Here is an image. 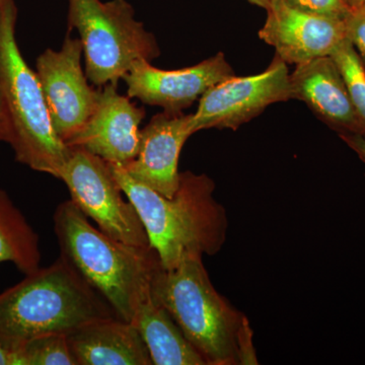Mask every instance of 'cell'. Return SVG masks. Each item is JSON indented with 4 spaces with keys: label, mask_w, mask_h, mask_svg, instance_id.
Returning <instances> with one entry per match:
<instances>
[{
    "label": "cell",
    "mask_w": 365,
    "mask_h": 365,
    "mask_svg": "<svg viewBox=\"0 0 365 365\" xmlns=\"http://www.w3.org/2000/svg\"><path fill=\"white\" fill-rule=\"evenodd\" d=\"M109 165L136 208L163 268L176 267L186 255L213 256L222 250L227 241V215L215 199L210 178L181 173L176 194L167 198L132 179L121 165Z\"/></svg>",
    "instance_id": "cell-1"
},
{
    "label": "cell",
    "mask_w": 365,
    "mask_h": 365,
    "mask_svg": "<svg viewBox=\"0 0 365 365\" xmlns=\"http://www.w3.org/2000/svg\"><path fill=\"white\" fill-rule=\"evenodd\" d=\"M117 317L110 304L60 256L0 294V343L16 353L51 334H69Z\"/></svg>",
    "instance_id": "cell-2"
},
{
    "label": "cell",
    "mask_w": 365,
    "mask_h": 365,
    "mask_svg": "<svg viewBox=\"0 0 365 365\" xmlns=\"http://www.w3.org/2000/svg\"><path fill=\"white\" fill-rule=\"evenodd\" d=\"M60 256L78 271L112 307L118 318L132 323L150 297L153 274L162 266L157 252L128 246L93 227L71 200L53 215Z\"/></svg>",
    "instance_id": "cell-3"
},
{
    "label": "cell",
    "mask_w": 365,
    "mask_h": 365,
    "mask_svg": "<svg viewBox=\"0 0 365 365\" xmlns=\"http://www.w3.org/2000/svg\"><path fill=\"white\" fill-rule=\"evenodd\" d=\"M150 294L206 364H242V342L251 327L213 287L202 255H186L173 269L160 266L151 279Z\"/></svg>",
    "instance_id": "cell-4"
},
{
    "label": "cell",
    "mask_w": 365,
    "mask_h": 365,
    "mask_svg": "<svg viewBox=\"0 0 365 365\" xmlns=\"http://www.w3.org/2000/svg\"><path fill=\"white\" fill-rule=\"evenodd\" d=\"M14 0L0 4V90L6 102L18 162L59 179L71 155L48 111L37 73L26 64L16 38Z\"/></svg>",
    "instance_id": "cell-5"
},
{
    "label": "cell",
    "mask_w": 365,
    "mask_h": 365,
    "mask_svg": "<svg viewBox=\"0 0 365 365\" xmlns=\"http://www.w3.org/2000/svg\"><path fill=\"white\" fill-rule=\"evenodd\" d=\"M69 26L81 36L86 76L93 85H118L137 60L160 55L157 41L134 18L126 0H69Z\"/></svg>",
    "instance_id": "cell-6"
},
{
    "label": "cell",
    "mask_w": 365,
    "mask_h": 365,
    "mask_svg": "<svg viewBox=\"0 0 365 365\" xmlns=\"http://www.w3.org/2000/svg\"><path fill=\"white\" fill-rule=\"evenodd\" d=\"M60 180L71 200L106 235L138 249H151L133 204L113 175L109 163L83 148H71Z\"/></svg>",
    "instance_id": "cell-7"
},
{
    "label": "cell",
    "mask_w": 365,
    "mask_h": 365,
    "mask_svg": "<svg viewBox=\"0 0 365 365\" xmlns=\"http://www.w3.org/2000/svg\"><path fill=\"white\" fill-rule=\"evenodd\" d=\"M292 100L287 64L276 55L265 71L249 76H232L200 98L191 116L193 133L205 129L237 130L259 116L268 106Z\"/></svg>",
    "instance_id": "cell-8"
},
{
    "label": "cell",
    "mask_w": 365,
    "mask_h": 365,
    "mask_svg": "<svg viewBox=\"0 0 365 365\" xmlns=\"http://www.w3.org/2000/svg\"><path fill=\"white\" fill-rule=\"evenodd\" d=\"M81 40L67 35L59 51L46 50L37 60V76L57 135L67 143L93 114L98 91L81 67Z\"/></svg>",
    "instance_id": "cell-9"
},
{
    "label": "cell",
    "mask_w": 365,
    "mask_h": 365,
    "mask_svg": "<svg viewBox=\"0 0 365 365\" xmlns=\"http://www.w3.org/2000/svg\"><path fill=\"white\" fill-rule=\"evenodd\" d=\"M223 53L191 67L163 71L148 60H137L123 78L129 98L160 106L168 112H182L216 83L234 76Z\"/></svg>",
    "instance_id": "cell-10"
},
{
    "label": "cell",
    "mask_w": 365,
    "mask_h": 365,
    "mask_svg": "<svg viewBox=\"0 0 365 365\" xmlns=\"http://www.w3.org/2000/svg\"><path fill=\"white\" fill-rule=\"evenodd\" d=\"M259 37L285 63L295 66L331 56L347 39L344 20L300 11L285 0H275L269 7Z\"/></svg>",
    "instance_id": "cell-11"
},
{
    "label": "cell",
    "mask_w": 365,
    "mask_h": 365,
    "mask_svg": "<svg viewBox=\"0 0 365 365\" xmlns=\"http://www.w3.org/2000/svg\"><path fill=\"white\" fill-rule=\"evenodd\" d=\"M144 116L145 110L119 95L117 86H105L98 91L93 114L66 145L83 148L107 163L125 165L138 153L139 126Z\"/></svg>",
    "instance_id": "cell-12"
},
{
    "label": "cell",
    "mask_w": 365,
    "mask_h": 365,
    "mask_svg": "<svg viewBox=\"0 0 365 365\" xmlns=\"http://www.w3.org/2000/svg\"><path fill=\"white\" fill-rule=\"evenodd\" d=\"M191 115L165 111L155 115L140 132L138 153L122 165L127 174L160 195L172 198L180 182L179 160L192 135Z\"/></svg>",
    "instance_id": "cell-13"
},
{
    "label": "cell",
    "mask_w": 365,
    "mask_h": 365,
    "mask_svg": "<svg viewBox=\"0 0 365 365\" xmlns=\"http://www.w3.org/2000/svg\"><path fill=\"white\" fill-rule=\"evenodd\" d=\"M292 100L306 103L324 123L339 134L365 138V121L355 109L339 67L331 56L297 64L289 74Z\"/></svg>",
    "instance_id": "cell-14"
},
{
    "label": "cell",
    "mask_w": 365,
    "mask_h": 365,
    "mask_svg": "<svg viewBox=\"0 0 365 365\" xmlns=\"http://www.w3.org/2000/svg\"><path fill=\"white\" fill-rule=\"evenodd\" d=\"M67 339L78 365H153L135 326L118 317L86 324Z\"/></svg>",
    "instance_id": "cell-15"
},
{
    "label": "cell",
    "mask_w": 365,
    "mask_h": 365,
    "mask_svg": "<svg viewBox=\"0 0 365 365\" xmlns=\"http://www.w3.org/2000/svg\"><path fill=\"white\" fill-rule=\"evenodd\" d=\"M132 324L148 347L155 365H206L170 314L151 297L137 309Z\"/></svg>",
    "instance_id": "cell-16"
},
{
    "label": "cell",
    "mask_w": 365,
    "mask_h": 365,
    "mask_svg": "<svg viewBox=\"0 0 365 365\" xmlns=\"http://www.w3.org/2000/svg\"><path fill=\"white\" fill-rule=\"evenodd\" d=\"M41 260L39 235L0 189V264L11 262L26 275L40 268Z\"/></svg>",
    "instance_id": "cell-17"
},
{
    "label": "cell",
    "mask_w": 365,
    "mask_h": 365,
    "mask_svg": "<svg viewBox=\"0 0 365 365\" xmlns=\"http://www.w3.org/2000/svg\"><path fill=\"white\" fill-rule=\"evenodd\" d=\"M19 365H78L67 335L51 334L26 343L18 352Z\"/></svg>",
    "instance_id": "cell-18"
},
{
    "label": "cell",
    "mask_w": 365,
    "mask_h": 365,
    "mask_svg": "<svg viewBox=\"0 0 365 365\" xmlns=\"http://www.w3.org/2000/svg\"><path fill=\"white\" fill-rule=\"evenodd\" d=\"M331 57L335 60L349 91L355 109L365 121V71L349 40L343 41Z\"/></svg>",
    "instance_id": "cell-19"
},
{
    "label": "cell",
    "mask_w": 365,
    "mask_h": 365,
    "mask_svg": "<svg viewBox=\"0 0 365 365\" xmlns=\"http://www.w3.org/2000/svg\"><path fill=\"white\" fill-rule=\"evenodd\" d=\"M288 4L307 13L344 20L350 7L344 0H285Z\"/></svg>",
    "instance_id": "cell-20"
},
{
    "label": "cell",
    "mask_w": 365,
    "mask_h": 365,
    "mask_svg": "<svg viewBox=\"0 0 365 365\" xmlns=\"http://www.w3.org/2000/svg\"><path fill=\"white\" fill-rule=\"evenodd\" d=\"M344 21L347 39L359 54L365 71V4L351 9Z\"/></svg>",
    "instance_id": "cell-21"
},
{
    "label": "cell",
    "mask_w": 365,
    "mask_h": 365,
    "mask_svg": "<svg viewBox=\"0 0 365 365\" xmlns=\"http://www.w3.org/2000/svg\"><path fill=\"white\" fill-rule=\"evenodd\" d=\"M11 137V123L7 114L6 102L0 90V141L9 143Z\"/></svg>",
    "instance_id": "cell-22"
},
{
    "label": "cell",
    "mask_w": 365,
    "mask_h": 365,
    "mask_svg": "<svg viewBox=\"0 0 365 365\" xmlns=\"http://www.w3.org/2000/svg\"><path fill=\"white\" fill-rule=\"evenodd\" d=\"M340 138L365 163V138L355 134H339Z\"/></svg>",
    "instance_id": "cell-23"
},
{
    "label": "cell",
    "mask_w": 365,
    "mask_h": 365,
    "mask_svg": "<svg viewBox=\"0 0 365 365\" xmlns=\"http://www.w3.org/2000/svg\"><path fill=\"white\" fill-rule=\"evenodd\" d=\"M0 365H19L16 353L9 351L0 343Z\"/></svg>",
    "instance_id": "cell-24"
},
{
    "label": "cell",
    "mask_w": 365,
    "mask_h": 365,
    "mask_svg": "<svg viewBox=\"0 0 365 365\" xmlns=\"http://www.w3.org/2000/svg\"><path fill=\"white\" fill-rule=\"evenodd\" d=\"M250 4H253L255 6H258L260 7H263V9H265L266 11L272 6L273 2L275 1V0H248Z\"/></svg>",
    "instance_id": "cell-25"
},
{
    "label": "cell",
    "mask_w": 365,
    "mask_h": 365,
    "mask_svg": "<svg viewBox=\"0 0 365 365\" xmlns=\"http://www.w3.org/2000/svg\"><path fill=\"white\" fill-rule=\"evenodd\" d=\"M344 1L350 7V9H357L365 4V0H344Z\"/></svg>",
    "instance_id": "cell-26"
},
{
    "label": "cell",
    "mask_w": 365,
    "mask_h": 365,
    "mask_svg": "<svg viewBox=\"0 0 365 365\" xmlns=\"http://www.w3.org/2000/svg\"><path fill=\"white\" fill-rule=\"evenodd\" d=\"M2 1H4V0H0V4H1Z\"/></svg>",
    "instance_id": "cell-27"
},
{
    "label": "cell",
    "mask_w": 365,
    "mask_h": 365,
    "mask_svg": "<svg viewBox=\"0 0 365 365\" xmlns=\"http://www.w3.org/2000/svg\"></svg>",
    "instance_id": "cell-28"
}]
</instances>
